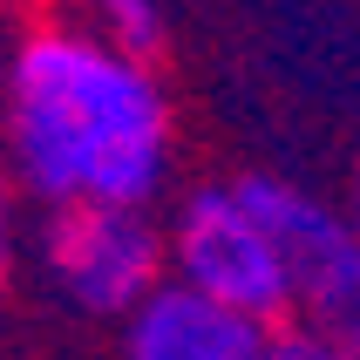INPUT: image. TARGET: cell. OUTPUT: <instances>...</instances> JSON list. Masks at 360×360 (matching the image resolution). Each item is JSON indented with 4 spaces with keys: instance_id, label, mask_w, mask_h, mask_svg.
I'll use <instances>...</instances> for the list:
<instances>
[{
    "instance_id": "6da1fadb",
    "label": "cell",
    "mask_w": 360,
    "mask_h": 360,
    "mask_svg": "<svg viewBox=\"0 0 360 360\" xmlns=\"http://www.w3.org/2000/svg\"><path fill=\"white\" fill-rule=\"evenodd\" d=\"M0 157L41 211H157L177 163L170 89L150 61H129L89 27H34L7 55Z\"/></svg>"
},
{
    "instance_id": "7a4b0ae2",
    "label": "cell",
    "mask_w": 360,
    "mask_h": 360,
    "mask_svg": "<svg viewBox=\"0 0 360 360\" xmlns=\"http://www.w3.org/2000/svg\"><path fill=\"white\" fill-rule=\"evenodd\" d=\"M163 259L170 279L191 285L198 300L245 313L259 326H292V285H285V259L265 218L238 198L231 177H204L170 204L163 224Z\"/></svg>"
},
{
    "instance_id": "3957f363",
    "label": "cell",
    "mask_w": 360,
    "mask_h": 360,
    "mask_svg": "<svg viewBox=\"0 0 360 360\" xmlns=\"http://www.w3.org/2000/svg\"><path fill=\"white\" fill-rule=\"evenodd\" d=\"M231 184L265 218V231L285 259L292 326H313L326 340H354L360 333V238L347 224V211H333L326 198L272 177V170H245Z\"/></svg>"
},
{
    "instance_id": "277c9868",
    "label": "cell",
    "mask_w": 360,
    "mask_h": 360,
    "mask_svg": "<svg viewBox=\"0 0 360 360\" xmlns=\"http://www.w3.org/2000/svg\"><path fill=\"white\" fill-rule=\"evenodd\" d=\"M41 272L61 300L89 320H129L163 279V218L150 211H116V204H82V211H48L41 224Z\"/></svg>"
},
{
    "instance_id": "5b68a950",
    "label": "cell",
    "mask_w": 360,
    "mask_h": 360,
    "mask_svg": "<svg viewBox=\"0 0 360 360\" xmlns=\"http://www.w3.org/2000/svg\"><path fill=\"white\" fill-rule=\"evenodd\" d=\"M279 326L198 300L191 285L163 279L150 300L122 320V360H265Z\"/></svg>"
},
{
    "instance_id": "8992f818",
    "label": "cell",
    "mask_w": 360,
    "mask_h": 360,
    "mask_svg": "<svg viewBox=\"0 0 360 360\" xmlns=\"http://www.w3.org/2000/svg\"><path fill=\"white\" fill-rule=\"evenodd\" d=\"M82 27L102 34L109 48H122L129 61H150L157 68L163 41H170V20H163V0H82Z\"/></svg>"
},
{
    "instance_id": "52a82bcc",
    "label": "cell",
    "mask_w": 360,
    "mask_h": 360,
    "mask_svg": "<svg viewBox=\"0 0 360 360\" xmlns=\"http://www.w3.org/2000/svg\"><path fill=\"white\" fill-rule=\"evenodd\" d=\"M265 360H354V347L326 340V333H313V326H279L272 347H265Z\"/></svg>"
},
{
    "instance_id": "ba28073f",
    "label": "cell",
    "mask_w": 360,
    "mask_h": 360,
    "mask_svg": "<svg viewBox=\"0 0 360 360\" xmlns=\"http://www.w3.org/2000/svg\"><path fill=\"white\" fill-rule=\"evenodd\" d=\"M14 272V177H7V157H0V285Z\"/></svg>"
},
{
    "instance_id": "9c48e42d",
    "label": "cell",
    "mask_w": 360,
    "mask_h": 360,
    "mask_svg": "<svg viewBox=\"0 0 360 360\" xmlns=\"http://www.w3.org/2000/svg\"><path fill=\"white\" fill-rule=\"evenodd\" d=\"M347 224H354V238H360V184H354V198H347Z\"/></svg>"
},
{
    "instance_id": "30bf717a",
    "label": "cell",
    "mask_w": 360,
    "mask_h": 360,
    "mask_svg": "<svg viewBox=\"0 0 360 360\" xmlns=\"http://www.w3.org/2000/svg\"><path fill=\"white\" fill-rule=\"evenodd\" d=\"M347 347H354V360H360V333H354V340H347Z\"/></svg>"
}]
</instances>
